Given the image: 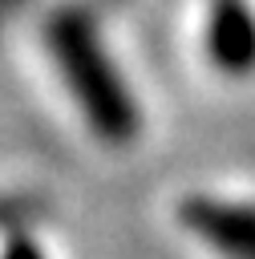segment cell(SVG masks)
<instances>
[{"mask_svg": "<svg viewBox=\"0 0 255 259\" xmlns=\"http://www.w3.org/2000/svg\"><path fill=\"white\" fill-rule=\"evenodd\" d=\"M49 49H53V61H57L65 85L73 89L81 113L89 117L93 134L113 146L134 142L138 138V105L125 93L117 69L109 65L89 16L73 12V8L57 12L49 20Z\"/></svg>", "mask_w": 255, "mask_h": 259, "instance_id": "1", "label": "cell"}, {"mask_svg": "<svg viewBox=\"0 0 255 259\" xmlns=\"http://www.w3.org/2000/svg\"><path fill=\"white\" fill-rule=\"evenodd\" d=\"M182 223L206 239L215 251L227 259H255V210L219 202V198H186L182 202Z\"/></svg>", "mask_w": 255, "mask_h": 259, "instance_id": "2", "label": "cell"}, {"mask_svg": "<svg viewBox=\"0 0 255 259\" xmlns=\"http://www.w3.org/2000/svg\"><path fill=\"white\" fill-rule=\"evenodd\" d=\"M206 53L231 77L255 73V16H251L247 0H215L210 4Z\"/></svg>", "mask_w": 255, "mask_h": 259, "instance_id": "3", "label": "cell"}, {"mask_svg": "<svg viewBox=\"0 0 255 259\" xmlns=\"http://www.w3.org/2000/svg\"><path fill=\"white\" fill-rule=\"evenodd\" d=\"M40 214V202L32 194H0V227L8 231H20L28 219Z\"/></svg>", "mask_w": 255, "mask_h": 259, "instance_id": "4", "label": "cell"}, {"mask_svg": "<svg viewBox=\"0 0 255 259\" xmlns=\"http://www.w3.org/2000/svg\"><path fill=\"white\" fill-rule=\"evenodd\" d=\"M4 259H45V255H40V247H36L32 239L12 235V243H8V251H4Z\"/></svg>", "mask_w": 255, "mask_h": 259, "instance_id": "5", "label": "cell"}]
</instances>
